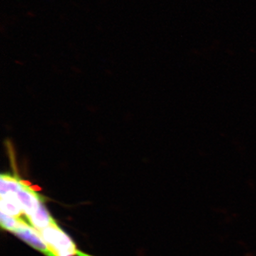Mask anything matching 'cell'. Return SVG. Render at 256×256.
I'll list each match as a JSON object with an SVG mask.
<instances>
[{"mask_svg": "<svg viewBox=\"0 0 256 256\" xmlns=\"http://www.w3.org/2000/svg\"><path fill=\"white\" fill-rule=\"evenodd\" d=\"M22 222H24V220L15 218V217L11 216L1 212L0 224H1L2 228L8 230V232L14 233Z\"/></svg>", "mask_w": 256, "mask_h": 256, "instance_id": "obj_6", "label": "cell"}, {"mask_svg": "<svg viewBox=\"0 0 256 256\" xmlns=\"http://www.w3.org/2000/svg\"><path fill=\"white\" fill-rule=\"evenodd\" d=\"M28 15V16H30V18H33L34 16H35V14H34L33 12H28V14H26Z\"/></svg>", "mask_w": 256, "mask_h": 256, "instance_id": "obj_7", "label": "cell"}, {"mask_svg": "<svg viewBox=\"0 0 256 256\" xmlns=\"http://www.w3.org/2000/svg\"><path fill=\"white\" fill-rule=\"evenodd\" d=\"M16 194L26 218L33 214L42 203L41 196L32 186H26L24 184Z\"/></svg>", "mask_w": 256, "mask_h": 256, "instance_id": "obj_3", "label": "cell"}, {"mask_svg": "<svg viewBox=\"0 0 256 256\" xmlns=\"http://www.w3.org/2000/svg\"><path fill=\"white\" fill-rule=\"evenodd\" d=\"M28 224L38 230H41L50 226L58 225L50 214L43 203H41L33 214L28 217Z\"/></svg>", "mask_w": 256, "mask_h": 256, "instance_id": "obj_5", "label": "cell"}, {"mask_svg": "<svg viewBox=\"0 0 256 256\" xmlns=\"http://www.w3.org/2000/svg\"><path fill=\"white\" fill-rule=\"evenodd\" d=\"M40 232L56 256H90L78 250L72 239L58 225L50 226Z\"/></svg>", "mask_w": 256, "mask_h": 256, "instance_id": "obj_1", "label": "cell"}, {"mask_svg": "<svg viewBox=\"0 0 256 256\" xmlns=\"http://www.w3.org/2000/svg\"><path fill=\"white\" fill-rule=\"evenodd\" d=\"M18 238L26 242L30 246L46 256H56L52 249L40 234V230L34 228L26 222H22L13 233Z\"/></svg>", "mask_w": 256, "mask_h": 256, "instance_id": "obj_2", "label": "cell"}, {"mask_svg": "<svg viewBox=\"0 0 256 256\" xmlns=\"http://www.w3.org/2000/svg\"><path fill=\"white\" fill-rule=\"evenodd\" d=\"M1 212L20 220H24L23 216H25L16 193L1 196Z\"/></svg>", "mask_w": 256, "mask_h": 256, "instance_id": "obj_4", "label": "cell"}]
</instances>
